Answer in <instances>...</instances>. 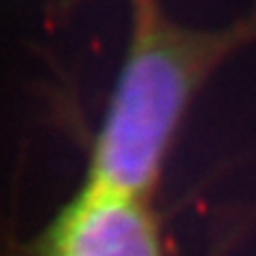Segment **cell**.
Returning a JSON list of instances; mask_svg holds the SVG:
<instances>
[{
    "mask_svg": "<svg viewBox=\"0 0 256 256\" xmlns=\"http://www.w3.org/2000/svg\"><path fill=\"white\" fill-rule=\"evenodd\" d=\"M218 52L220 41L175 28L150 0H139L132 47L86 184L146 201L190 94Z\"/></svg>",
    "mask_w": 256,
    "mask_h": 256,
    "instance_id": "6da1fadb",
    "label": "cell"
},
{
    "mask_svg": "<svg viewBox=\"0 0 256 256\" xmlns=\"http://www.w3.org/2000/svg\"><path fill=\"white\" fill-rule=\"evenodd\" d=\"M45 256H162V246L143 198L86 184L56 218Z\"/></svg>",
    "mask_w": 256,
    "mask_h": 256,
    "instance_id": "7a4b0ae2",
    "label": "cell"
}]
</instances>
